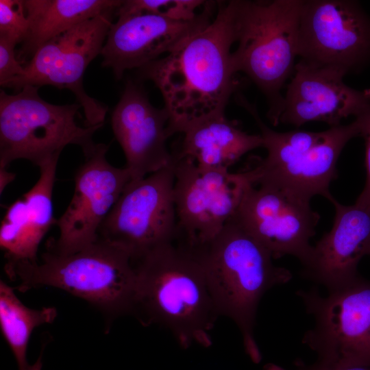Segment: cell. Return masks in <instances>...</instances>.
Segmentation results:
<instances>
[{"mask_svg": "<svg viewBox=\"0 0 370 370\" xmlns=\"http://www.w3.org/2000/svg\"><path fill=\"white\" fill-rule=\"evenodd\" d=\"M234 42L231 1H217V14L207 27L139 69L162 94L170 136L197 121L224 113L238 84L232 64Z\"/></svg>", "mask_w": 370, "mask_h": 370, "instance_id": "cell-1", "label": "cell"}, {"mask_svg": "<svg viewBox=\"0 0 370 370\" xmlns=\"http://www.w3.org/2000/svg\"><path fill=\"white\" fill-rule=\"evenodd\" d=\"M134 262L133 313L145 325L169 330L184 348L210 346L209 333L219 315L208 286L202 245L177 237Z\"/></svg>", "mask_w": 370, "mask_h": 370, "instance_id": "cell-2", "label": "cell"}, {"mask_svg": "<svg viewBox=\"0 0 370 370\" xmlns=\"http://www.w3.org/2000/svg\"><path fill=\"white\" fill-rule=\"evenodd\" d=\"M4 269L21 292L58 288L85 300L110 319L134 310V262L125 251L100 238L72 254L47 250L37 262L7 261Z\"/></svg>", "mask_w": 370, "mask_h": 370, "instance_id": "cell-3", "label": "cell"}, {"mask_svg": "<svg viewBox=\"0 0 370 370\" xmlns=\"http://www.w3.org/2000/svg\"><path fill=\"white\" fill-rule=\"evenodd\" d=\"M202 247L208 286L217 312L236 324L247 353L258 362L261 356L254 336L258 304L268 290L290 281L292 273L275 266L269 251L233 218Z\"/></svg>", "mask_w": 370, "mask_h": 370, "instance_id": "cell-4", "label": "cell"}, {"mask_svg": "<svg viewBox=\"0 0 370 370\" xmlns=\"http://www.w3.org/2000/svg\"><path fill=\"white\" fill-rule=\"evenodd\" d=\"M235 42L232 64L266 97L267 118L276 126L284 105L282 88L293 74L303 0L231 1Z\"/></svg>", "mask_w": 370, "mask_h": 370, "instance_id": "cell-5", "label": "cell"}, {"mask_svg": "<svg viewBox=\"0 0 370 370\" xmlns=\"http://www.w3.org/2000/svg\"><path fill=\"white\" fill-rule=\"evenodd\" d=\"M236 101L256 121L267 151L265 158H254L247 169L252 184L279 186L308 199L321 195L331 201L330 185L337 176L338 159L345 145L360 136L362 116L319 132H278L262 121L256 106L243 95Z\"/></svg>", "mask_w": 370, "mask_h": 370, "instance_id": "cell-6", "label": "cell"}, {"mask_svg": "<svg viewBox=\"0 0 370 370\" xmlns=\"http://www.w3.org/2000/svg\"><path fill=\"white\" fill-rule=\"evenodd\" d=\"M38 88L27 86L14 95L1 90L0 166L25 159L40 167L59 159L69 145L80 147L84 156L96 147L92 137L103 124L78 125L79 103H50L40 97Z\"/></svg>", "mask_w": 370, "mask_h": 370, "instance_id": "cell-7", "label": "cell"}, {"mask_svg": "<svg viewBox=\"0 0 370 370\" xmlns=\"http://www.w3.org/2000/svg\"><path fill=\"white\" fill-rule=\"evenodd\" d=\"M297 294L314 319L302 343L318 362L370 367V281L359 275L325 296L315 288Z\"/></svg>", "mask_w": 370, "mask_h": 370, "instance_id": "cell-8", "label": "cell"}, {"mask_svg": "<svg viewBox=\"0 0 370 370\" xmlns=\"http://www.w3.org/2000/svg\"><path fill=\"white\" fill-rule=\"evenodd\" d=\"M174 160L143 179L130 181L102 223L98 238L125 251L134 262L177 237L173 197Z\"/></svg>", "mask_w": 370, "mask_h": 370, "instance_id": "cell-9", "label": "cell"}, {"mask_svg": "<svg viewBox=\"0 0 370 370\" xmlns=\"http://www.w3.org/2000/svg\"><path fill=\"white\" fill-rule=\"evenodd\" d=\"M116 11L88 19L47 42L25 64L23 74L5 87L18 91L27 86L69 89L84 110L85 126L103 124L108 108L86 92L83 76L92 60L101 55Z\"/></svg>", "mask_w": 370, "mask_h": 370, "instance_id": "cell-10", "label": "cell"}, {"mask_svg": "<svg viewBox=\"0 0 370 370\" xmlns=\"http://www.w3.org/2000/svg\"><path fill=\"white\" fill-rule=\"evenodd\" d=\"M173 154L178 236L192 245L208 243L236 212L253 185L250 176L246 169L232 173L199 168L190 159Z\"/></svg>", "mask_w": 370, "mask_h": 370, "instance_id": "cell-11", "label": "cell"}, {"mask_svg": "<svg viewBox=\"0 0 370 370\" xmlns=\"http://www.w3.org/2000/svg\"><path fill=\"white\" fill-rule=\"evenodd\" d=\"M297 55L300 60L346 74L370 62V16L350 0H303Z\"/></svg>", "mask_w": 370, "mask_h": 370, "instance_id": "cell-12", "label": "cell"}, {"mask_svg": "<svg viewBox=\"0 0 370 370\" xmlns=\"http://www.w3.org/2000/svg\"><path fill=\"white\" fill-rule=\"evenodd\" d=\"M310 199L279 186L250 185L232 217L277 259L297 258L302 266L309 260L320 219Z\"/></svg>", "mask_w": 370, "mask_h": 370, "instance_id": "cell-13", "label": "cell"}, {"mask_svg": "<svg viewBox=\"0 0 370 370\" xmlns=\"http://www.w3.org/2000/svg\"><path fill=\"white\" fill-rule=\"evenodd\" d=\"M108 146L97 144L85 156L74 177L72 199L56 224L59 236L47 250L69 254L95 242L99 228L131 178L127 169L112 165L106 158Z\"/></svg>", "mask_w": 370, "mask_h": 370, "instance_id": "cell-14", "label": "cell"}, {"mask_svg": "<svg viewBox=\"0 0 370 370\" xmlns=\"http://www.w3.org/2000/svg\"><path fill=\"white\" fill-rule=\"evenodd\" d=\"M217 5L206 1L197 17L188 21L153 14L119 16L109 29L101 53L103 66L111 69L121 79L126 71L140 69L171 53L211 23Z\"/></svg>", "mask_w": 370, "mask_h": 370, "instance_id": "cell-15", "label": "cell"}, {"mask_svg": "<svg viewBox=\"0 0 370 370\" xmlns=\"http://www.w3.org/2000/svg\"><path fill=\"white\" fill-rule=\"evenodd\" d=\"M345 75L336 67L299 60L287 86L279 124L299 127L321 121L332 127L344 119L366 113L370 110V89L349 87L343 81Z\"/></svg>", "mask_w": 370, "mask_h": 370, "instance_id": "cell-16", "label": "cell"}, {"mask_svg": "<svg viewBox=\"0 0 370 370\" xmlns=\"http://www.w3.org/2000/svg\"><path fill=\"white\" fill-rule=\"evenodd\" d=\"M169 116L149 102L139 85L127 80L111 115L113 133L126 158L125 168L136 181L170 165L166 147Z\"/></svg>", "mask_w": 370, "mask_h": 370, "instance_id": "cell-17", "label": "cell"}, {"mask_svg": "<svg viewBox=\"0 0 370 370\" xmlns=\"http://www.w3.org/2000/svg\"><path fill=\"white\" fill-rule=\"evenodd\" d=\"M331 202L335 208L332 227L313 246L301 271L328 291L358 277V264L370 250V208L343 205L334 198Z\"/></svg>", "mask_w": 370, "mask_h": 370, "instance_id": "cell-18", "label": "cell"}, {"mask_svg": "<svg viewBox=\"0 0 370 370\" xmlns=\"http://www.w3.org/2000/svg\"><path fill=\"white\" fill-rule=\"evenodd\" d=\"M58 159L39 167L38 181L10 205L0 227V246L7 261L37 262L39 245L53 224L52 195Z\"/></svg>", "mask_w": 370, "mask_h": 370, "instance_id": "cell-19", "label": "cell"}, {"mask_svg": "<svg viewBox=\"0 0 370 370\" xmlns=\"http://www.w3.org/2000/svg\"><path fill=\"white\" fill-rule=\"evenodd\" d=\"M182 134L180 148L174 154L206 169L229 170L247 152L263 146L260 134L243 131L224 113L197 121Z\"/></svg>", "mask_w": 370, "mask_h": 370, "instance_id": "cell-20", "label": "cell"}, {"mask_svg": "<svg viewBox=\"0 0 370 370\" xmlns=\"http://www.w3.org/2000/svg\"><path fill=\"white\" fill-rule=\"evenodd\" d=\"M29 29L16 52L23 64L38 49L52 38L77 25L111 10H116L119 0H23Z\"/></svg>", "mask_w": 370, "mask_h": 370, "instance_id": "cell-21", "label": "cell"}, {"mask_svg": "<svg viewBox=\"0 0 370 370\" xmlns=\"http://www.w3.org/2000/svg\"><path fill=\"white\" fill-rule=\"evenodd\" d=\"M57 314L53 307L33 309L26 306L11 286L0 281V328L16 360L18 370H27L29 366L27 361V349L34 330L51 323Z\"/></svg>", "mask_w": 370, "mask_h": 370, "instance_id": "cell-22", "label": "cell"}, {"mask_svg": "<svg viewBox=\"0 0 370 370\" xmlns=\"http://www.w3.org/2000/svg\"><path fill=\"white\" fill-rule=\"evenodd\" d=\"M201 0H127L122 1L116 11L117 16L138 14H153L170 19L188 21L197 17Z\"/></svg>", "mask_w": 370, "mask_h": 370, "instance_id": "cell-23", "label": "cell"}, {"mask_svg": "<svg viewBox=\"0 0 370 370\" xmlns=\"http://www.w3.org/2000/svg\"><path fill=\"white\" fill-rule=\"evenodd\" d=\"M28 29L23 0H0V38L18 45L23 42Z\"/></svg>", "mask_w": 370, "mask_h": 370, "instance_id": "cell-24", "label": "cell"}, {"mask_svg": "<svg viewBox=\"0 0 370 370\" xmlns=\"http://www.w3.org/2000/svg\"><path fill=\"white\" fill-rule=\"evenodd\" d=\"M16 44L0 38V84L3 87L21 76L25 68L17 58Z\"/></svg>", "mask_w": 370, "mask_h": 370, "instance_id": "cell-25", "label": "cell"}, {"mask_svg": "<svg viewBox=\"0 0 370 370\" xmlns=\"http://www.w3.org/2000/svg\"><path fill=\"white\" fill-rule=\"evenodd\" d=\"M362 130L360 136L365 143L366 182L356 203L370 208V110L362 115Z\"/></svg>", "mask_w": 370, "mask_h": 370, "instance_id": "cell-26", "label": "cell"}, {"mask_svg": "<svg viewBox=\"0 0 370 370\" xmlns=\"http://www.w3.org/2000/svg\"><path fill=\"white\" fill-rule=\"evenodd\" d=\"M296 370H370L369 367L361 365H330L319 362L310 365H305L301 361L296 362ZM271 370H284L280 367H273Z\"/></svg>", "mask_w": 370, "mask_h": 370, "instance_id": "cell-27", "label": "cell"}, {"mask_svg": "<svg viewBox=\"0 0 370 370\" xmlns=\"http://www.w3.org/2000/svg\"><path fill=\"white\" fill-rule=\"evenodd\" d=\"M15 178V173L8 171L7 167L0 166V194Z\"/></svg>", "mask_w": 370, "mask_h": 370, "instance_id": "cell-28", "label": "cell"}, {"mask_svg": "<svg viewBox=\"0 0 370 370\" xmlns=\"http://www.w3.org/2000/svg\"><path fill=\"white\" fill-rule=\"evenodd\" d=\"M42 369V356H40L37 360L32 365L29 366L27 370H41Z\"/></svg>", "mask_w": 370, "mask_h": 370, "instance_id": "cell-29", "label": "cell"}, {"mask_svg": "<svg viewBox=\"0 0 370 370\" xmlns=\"http://www.w3.org/2000/svg\"><path fill=\"white\" fill-rule=\"evenodd\" d=\"M369 255H370V250H369Z\"/></svg>", "mask_w": 370, "mask_h": 370, "instance_id": "cell-30", "label": "cell"}]
</instances>
